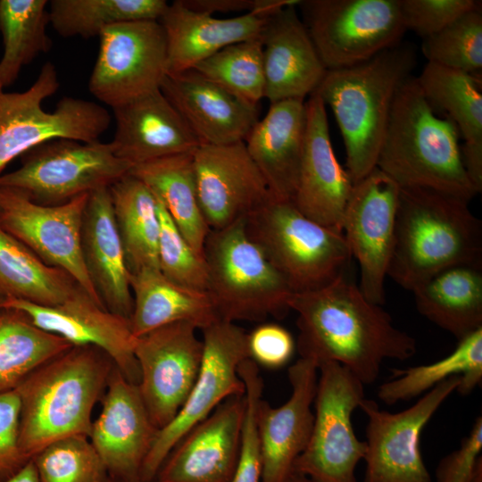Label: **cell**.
I'll use <instances>...</instances> for the list:
<instances>
[{"label":"cell","instance_id":"obj_9","mask_svg":"<svg viewBox=\"0 0 482 482\" xmlns=\"http://www.w3.org/2000/svg\"><path fill=\"white\" fill-rule=\"evenodd\" d=\"M364 386L337 362L319 364L312 431L293 471L311 482H357L355 469L367 445L356 436L352 415L365 398Z\"/></svg>","mask_w":482,"mask_h":482},{"label":"cell","instance_id":"obj_33","mask_svg":"<svg viewBox=\"0 0 482 482\" xmlns=\"http://www.w3.org/2000/svg\"><path fill=\"white\" fill-rule=\"evenodd\" d=\"M129 173L152 190L187 242L204 256L211 229L197 198L193 152L134 165Z\"/></svg>","mask_w":482,"mask_h":482},{"label":"cell","instance_id":"obj_21","mask_svg":"<svg viewBox=\"0 0 482 482\" xmlns=\"http://www.w3.org/2000/svg\"><path fill=\"white\" fill-rule=\"evenodd\" d=\"M305 108L304 145L292 203L308 219L342 233L343 217L353 183L334 153L325 104L312 93Z\"/></svg>","mask_w":482,"mask_h":482},{"label":"cell","instance_id":"obj_13","mask_svg":"<svg viewBox=\"0 0 482 482\" xmlns=\"http://www.w3.org/2000/svg\"><path fill=\"white\" fill-rule=\"evenodd\" d=\"M460 382L459 376L452 377L398 412L381 410L366 397L362 401L359 408L368 417L363 482H432L421 455L420 436Z\"/></svg>","mask_w":482,"mask_h":482},{"label":"cell","instance_id":"obj_29","mask_svg":"<svg viewBox=\"0 0 482 482\" xmlns=\"http://www.w3.org/2000/svg\"><path fill=\"white\" fill-rule=\"evenodd\" d=\"M268 17L254 12L220 19L189 9L182 0L169 4L159 20L167 41V74L193 69L222 48L261 35Z\"/></svg>","mask_w":482,"mask_h":482},{"label":"cell","instance_id":"obj_5","mask_svg":"<svg viewBox=\"0 0 482 482\" xmlns=\"http://www.w3.org/2000/svg\"><path fill=\"white\" fill-rule=\"evenodd\" d=\"M114 366L101 349L73 345L15 388L21 399L20 445L29 460L56 440L89 436L93 408Z\"/></svg>","mask_w":482,"mask_h":482},{"label":"cell","instance_id":"obj_52","mask_svg":"<svg viewBox=\"0 0 482 482\" xmlns=\"http://www.w3.org/2000/svg\"><path fill=\"white\" fill-rule=\"evenodd\" d=\"M471 482H482V466L477 470Z\"/></svg>","mask_w":482,"mask_h":482},{"label":"cell","instance_id":"obj_34","mask_svg":"<svg viewBox=\"0 0 482 482\" xmlns=\"http://www.w3.org/2000/svg\"><path fill=\"white\" fill-rule=\"evenodd\" d=\"M114 220L130 274L158 268L160 218L152 190L129 172L110 187Z\"/></svg>","mask_w":482,"mask_h":482},{"label":"cell","instance_id":"obj_53","mask_svg":"<svg viewBox=\"0 0 482 482\" xmlns=\"http://www.w3.org/2000/svg\"><path fill=\"white\" fill-rule=\"evenodd\" d=\"M7 299V296L0 290V308H2Z\"/></svg>","mask_w":482,"mask_h":482},{"label":"cell","instance_id":"obj_15","mask_svg":"<svg viewBox=\"0 0 482 482\" xmlns=\"http://www.w3.org/2000/svg\"><path fill=\"white\" fill-rule=\"evenodd\" d=\"M87 196L85 194L65 204L44 205L20 190L0 187V225L45 263L68 272L102 304L81 252V226Z\"/></svg>","mask_w":482,"mask_h":482},{"label":"cell","instance_id":"obj_28","mask_svg":"<svg viewBox=\"0 0 482 482\" xmlns=\"http://www.w3.org/2000/svg\"><path fill=\"white\" fill-rule=\"evenodd\" d=\"M306 129L304 99L271 103L245 139L248 154L274 199L291 201L297 187Z\"/></svg>","mask_w":482,"mask_h":482},{"label":"cell","instance_id":"obj_49","mask_svg":"<svg viewBox=\"0 0 482 482\" xmlns=\"http://www.w3.org/2000/svg\"><path fill=\"white\" fill-rule=\"evenodd\" d=\"M189 9L212 14L246 11L269 17L280 9L297 4L298 0H182Z\"/></svg>","mask_w":482,"mask_h":482},{"label":"cell","instance_id":"obj_25","mask_svg":"<svg viewBox=\"0 0 482 482\" xmlns=\"http://www.w3.org/2000/svg\"><path fill=\"white\" fill-rule=\"evenodd\" d=\"M112 111L115 133L110 144L113 154L133 166L194 152L201 145L160 88Z\"/></svg>","mask_w":482,"mask_h":482},{"label":"cell","instance_id":"obj_39","mask_svg":"<svg viewBox=\"0 0 482 482\" xmlns=\"http://www.w3.org/2000/svg\"><path fill=\"white\" fill-rule=\"evenodd\" d=\"M47 4L46 0H0V34L4 44L0 80L4 87L15 81L24 65L50 49Z\"/></svg>","mask_w":482,"mask_h":482},{"label":"cell","instance_id":"obj_20","mask_svg":"<svg viewBox=\"0 0 482 482\" xmlns=\"http://www.w3.org/2000/svg\"><path fill=\"white\" fill-rule=\"evenodd\" d=\"M102 410L92 422L89 441L115 482H141L144 461L158 429L153 424L137 385L113 367Z\"/></svg>","mask_w":482,"mask_h":482},{"label":"cell","instance_id":"obj_12","mask_svg":"<svg viewBox=\"0 0 482 482\" xmlns=\"http://www.w3.org/2000/svg\"><path fill=\"white\" fill-rule=\"evenodd\" d=\"M203 332V358L196 380L177 415L156 432L144 461L141 482H153L162 464L178 442L221 403L245 395L238 374L249 358L247 333L237 323L218 320Z\"/></svg>","mask_w":482,"mask_h":482},{"label":"cell","instance_id":"obj_8","mask_svg":"<svg viewBox=\"0 0 482 482\" xmlns=\"http://www.w3.org/2000/svg\"><path fill=\"white\" fill-rule=\"evenodd\" d=\"M58 87L56 69L46 62L28 90L0 94V175L15 158L43 143L96 142L109 128V112L94 102L65 96L54 112L45 111L42 102Z\"/></svg>","mask_w":482,"mask_h":482},{"label":"cell","instance_id":"obj_40","mask_svg":"<svg viewBox=\"0 0 482 482\" xmlns=\"http://www.w3.org/2000/svg\"><path fill=\"white\" fill-rule=\"evenodd\" d=\"M193 69L253 107L265 95L261 37L229 45Z\"/></svg>","mask_w":482,"mask_h":482},{"label":"cell","instance_id":"obj_46","mask_svg":"<svg viewBox=\"0 0 482 482\" xmlns=\"http://www.w3.org/2000/svg\"><path fill=\"white\" fill-rule=\"evenodd\" d=\"M21 399L16 389L0 393V481L29 460L20 445Z\"/></svg>","mask_w":482,"mask_h":482},{"label":"cell","instance_id":"obj_10","mask_svg":"<svg viewBox=\"0 0 482 482\" xmlns=\"http://www.w3.org/2000/svg\"><path fill=\"white\" fill-rule=\"evenodd\" d=\"M132 167L113 154L110 143L59 138L21 155L17 170L0 175V187L20 190L39 204L57 205L110 187Z\"/></svg>","mask_w":482,"mask_h":482},{"label":"cell","instance_id":"obj_4","mask_svg":"<svg viewBox=\"0 0 482 482\" xmlns=\"http://www.w3.org/2000/svg\"><path fill=\"white\" fill-rule=\"evenodd\" d=\"M469 202L400 187L387 277L408 291L455 265H482V222Z\"/></svg>","mask_w":482,"mask_h":482},{"label":"cell","instance_id":"obj_2","mask_svg":"<svg viewBox=\"0 0 482 482\" xmlns=\"http://www.w3.org/2000/svg\"><path fill=\"white\" fill-rule=\"evenodd\" d=\"M376 167L399 187H421L470 202L477 194L464 168L459 131L436 115L416 77L399 89Z\"/></svg>","mask_w":482,"mask_h":482},{"label":"cell","instance_id":"obj_48","mask_svg":"<svg viewBox=\"0 0 482 482\" xmlns=\"http://www.w3.org/2000/svg\"><path fill=\"white\" fill-rule=\"evenodd\" d=\"M482 418L478 417L459 449L445 456L438 463L437 482H471L482 466Z\"/></svg>","mask_w":482,"mask_h":482},{"label":"cell","instance_id":"obj_51","mask_svg":"<svg viewBox=\"0 0 482 482\" xmlns=\"http://www.w3.org/2000/svg\"><path fill=\"white\" fill-rule=\"evenodd\" d=\"M284 482H311V481L304 476L299 473H296L295 471H292V473L287 478V479Z\"/></svg>","mask_w":482,"mask_h":482},{"label":"cell","instance_id":"obj_14","mask_svg":"<svg viewBox=\"0 0 482 482\" xmlns=\"http://www.w3.org/2000/svg\"><path fill=\"white\" fill-rule=\"evenodd\" d=\"M88 89L112 108L159 89L167 74V41L159 21L110 26L99 35Z\"/></svg>","mask_w":482,"mask_h":482},{"label":"cell","instance_id":"obj_17","mask_svg":"<svg viewBox=\"0 0 482 482\" xmlns=\"http://www.w3.org/2000/svg\"><path fill=\"white\" fill-rule=\"evenodd\" d=\"M400 187L375 167L353 184L342 233L352 257L359 262V288L371 303H385V280L393 251Z\"/></svg>","mask_w":482,"mask_h":482},{"label":"cell","instance_id":"obj_50","mask_svg":"<svg viewBox=\"0 0 482 482\" xmlns=\"http://www.w3.org/2000/svg\"><path fill=\"white\" fill-rule=\"evenodd\" d=\"M0 482H41V480L30 459L17 472Z\"/></svg>","mask_w":482,"mask_h":482},{"label":"cell","instance_id":"obj_35","mask_svg":"<svg viewBox=\"0 0 482 482\" xmlns=\"http://www.w3.org/2000/svg\"><path fill=\"white\" fill-rule=\"evenodd\" d=\"M79 287L68 272L45 263L0 225V290L7 298L54 306Z\"/></svg>","mask_w":482,"mask_h":482},{"label":"cell","instance_id":"obj_44","mask_svg":"<svg viewBox=\"0 0 482 482\" xmlns=\"http://www.w3.org/2000/svg\"><path fill=\"white\" fill-rule=\"evenodd\" d=\"M238 374L245 384V411L238 457L230 482H262L257 407L262 398L263 381L259 366L249 358L240 363Z\"/></svg>","mask_w":482,"mask_h":482},{"label":"cell","instance_id":"obj_18","mask_svg":"<svg viewBox=\"0 0 482 482\" xmlns=\"http://www.w3.org/2000/svg\"><path fill=\"white\" fill-rule=\"evenodd\" d=\"M3 307L22 312L37 328L72 345L101 349L129 381L138 384L139 369L134 353L137 337L129 320L106 310L80 286L57 305L7 298Z\"/></svg>","mask_w":482,"mask_h":482},{"label":"cell","instance_id":"obj_26","mask_svg":"<svg viewBox=\"0 0 482 482\" xmlns=\"http://www.w3.org/2000/svg\"><path fill=\"white\" fill-rule=\"evenodd\" d=\"M160 89L201 145L245 141L258 109L242 102L195 69L166 74Z\"/></svg>","mask_w":482,"mask_h":482},{"label":"cell","instance_id":"obj_30","mask_svg":"<svg viewBox=\"0 0 482 482\" xmlns=\"http://www.w3.org/2000/svg\"><path fill=\"white\" fill-rule=\"evenodd\" d=\"M417 81L430 104L445 112L464 138L461 147L467 174L482 190V94L478 75L428 62Z\"/></svg>","mask_w":482,"mask_h":482},{"label":"cell","instance_id":"obj_16","mask_svg":"<svg viewBox=\"0 0 482 482\" xmlns=\"http://www.w3.org/2000/svg\"><path fill=\"white\" fill-rule=\"evenodd\" d=\"M197 329L180 321L137 337V387L158 430L177 415L198 376L204 345Z\"/></svg>","mask_w":482,"mask_h":482},{"label":"cell","instance_id":"obj_42","mask_svg":"<svg viewBox=\"0 0 482 482\" xmlns=\"http://www.w3.org/2000/svg\"><path fill=\"white\" fill-rule=\"evenodd\" d=\"M41 482H107L110 478L88 436L56 440L31 458Z\"/></svg>","mask_w":482,"mask_h":482},{"label":"cell","instance_id":"obj_22","mask_svg":"<svg viewBox=\"0 0 482 482\" xmlns=\"http://www.w3.org/2000/svg\"><path fill=\"white\" fill-rule=\"evenodd\" d=\"M245 397L233 396L173 447L153 482H230L237 464Z\"/></svg>","mask_w":482,"mask_h":482},{"label":"cell","instance_id":"obj_6","mask_svg":"<svg viewBox=\"0 0 482 482\" xmlns=\"http://www.w3.org/2000/svg\"><path fill=\"white\" fill-rule=\"evenodd\" d=\"M209 294L220 320L282 318L294 294L282 275L248 237L245 219L211 229L204 246Z\"/></svg>","mask_w":482,"mask_h":482},{"label":"cell","instance_id":"obj_54","mask_svg":"<svg viewBox=\"0 0 482 482\" xmlns=\"http://www.w3.org/2000/svg\"><path fill=\"white\" fill-rule=\"evenodd\" d=\"M3 87H4V86H3V84H2V82L0 80V94L3 92Z\"/></svg>","mask_w":482,"mask_h":482},{"label":"cell","instance_id":"obj_47","mask_svg":"<svg viewBox=\"0 0 482 482\" xmlns=\"http://www.w3.org/2000/svg\"><path fill=\"white\" fill-rule=\"evenodd\" d=\"M295 349L290 332L276 323H263L247 333L248 357L258 366L279 369L292 359Z\"/></svg>","mask_w":482,"mask_h":482},{"label":"cell","instance_id":"obj_19","mask_svg":"<svg viewBox=\"0 0 482 482\" xmlns=\"http://www.w3.org/2000/svg\"><path fill=\"white\" fill-rule=\"evenodd\" d=\"M197 198L210 229L247 218L272 198L244 141L193 152Z\"/></svg>","mask_w":482,"mask_h":482},{"label":"cell","instance_id":"obj_3","mask_svg":"<svg viewBox=\"0 0 482 482\" xmlns=\"http://www.w3.org/2000/svg\"><path fill=\"white\" fill-rule=\"evenodd\" d=\"M416 63L414 46L400 43L361 63L328 70L313 92L335 116L353 184L376 167L396 95Z\"/></svg>","mask_w":482,"mask_h":482},{"label":"cell","instance_id":"obj_11","mask_svg":"<svg viewBox=\"0 0 482 482\" xmlns=\"http://www.w3.org/2000/svg\"><path fill=\"white\" fill-rule=\"evenodd\" d=\"M327 70L365 62L401 43L398 0H305L298 5Z\"/></svg>","mask_w":482,"mask_h":482},{"label":"cell","instance_id":"obj_38","mask_svg":"<svg viewBox=\"0 0 482 482\" xmlns=\"http://www.w3.org/2000/svg\"><path fill=\"white\" fill-rule=\"evenodd\" d=\"M49 20L62 37L99 36L106 28L123 22L159 21L165 0H52Z\"/></svg>","mask_w":482,"mask_h":482},{"label":"cell","instance_id":"obj_7","mask_svg":"<svg viewBox=\"0 0 482 482\" xmlns=\"http://www.w3.org/2000/svg\"><path fill=\"white\" fill-rule=\"evenodd\" d=\"M245 230L294 293L328 285L353 258L342 233L308 219L291 201L270 198L245 218Z\"/></svg>","mask_w":482,"mask_h":482},{"label":"cell","instance_id":"obj_31","mask_svg":"<svg viewBox=\"0 0 482 482\" xmlns=\"http://www.w3.org/2000/svg\"><path fill=\"white\" fill-rule=\"evenodd\" d=\"M133 309L131 329L136 337L175 322L192 323L204 329L220 320L206 291L172 282L157 268L130 274Z\"/></svg>","mask_w":482,"mask_h":482},{"label":"cell","instance_id":"obj_41","mask_svg":"<svg viewBox=\"0 0 482 482\" xmlns=\"http://www.w3.org/2000/svg\"><path fill=\"white\" fill-rule=\"evenodd\" d=\"M421 50L429 62L478 75L482 69L481 1L439 32L423 38Z\"/></svg>","mask_w":482,"mask_h":482},{"label":"cell","instance_id":"obj_45","mask_svg":"<svg viewBox=\"0 0 482 482\" xmlns=\"http://www.w3.org/2000/svg\"><path fill=\"white\" fill-rule=\"evenodd\" d=\"M405 29L428 37L474 8L476 0H398Z\"/></svg>","mask_w":482,"mask_h":482},{"label":"cell","instance_id":"obj_36","mask_svg":"<svg viewBox=\"0 0 482 482\" xmlns=\"http://www.w3.org/2000/svg\"><path fill=\"white\" fill-rule=\"evenodd\" d=\"M392 373V379L378 389V399L386 404L409 401L456 376L461 378L456 392L470 394L482 380V328L458 340L445 358L427 365L393 370Z\"/></svg>","mask_w":482,"mask_h":482},{"label":"cell","instance_id":"obj_32","mask_svg":"<svg viewBox=\"0 0 482 482\" xmlns=\"http://www.w3.org/2000/svg\"><path fill=\"white\" fill-rule=\"evenodd\" d=\"M411 292L419 312L457 340L482 328V265L446 268Z\"/></svg>","mask_w":482,"mask_h":482},{"label":"cell","instance_id":"obj_1","mask_svg":"<svg viewBox=\"0 0 482 482\" xmlns=\"http://www.w3.org/2000/svg\"><path fill=\"white\" fill-rule=\"evenodd\" d=\"M300 357L335 362L364 386L374 383L386 359L405 361L416 353L413 337L397 328L381 305L369 301L345 275L320 288L294 293Z\"/></svg>","mask_w":482,"mask_h":482},{"label":"cell","instance_id":"obj_55","mask_svg":"<svg viewBox=\"0 0 482 482\" xmlns=\"http://www.w3.org/2000/svg\"><path fill=\"white\" fill-rule=\"evenodd\" d=\"M107 482H115L114 480L109 478V480Z\"/></svg>","mask_w":482,"mask_h":482},{"label":"cell","instance_id":"obj_23","mask_svg":"<svg viewBox=\"0 0 482 482\" xmlns=\"http://www.w3.org/2000/svg\"><path fill=\"white\" fill-rule=\"evenodd\" d=\"M291 394L278 407L262 398L257 407L261 444L262 482H284L305 449L314 421L312 405L318 381V363L300 357L288 368Z\"/></svg>","mask_w":482,"mask_h":482},{"label":"cell","instance_id":"obj_37","mask_svg":"<svg viewBox=\"0 0 482 482\" xmlns=\"http://www.w3.org/2000/svg\"><path fill=\"white\" fill-rule=\"evenodd\" d=\"M72 346L37 328L22 312L0 308V393L15 389L35 370Z\"/></svg>","mask_w":482,"mask_h":482},{"label":"cell","instance_id":"obj_27","mask_svg":"<svg viewBox=\"0 0 482 482\" xmlns=\"http://www.w3.org/2000/svg\"><path fill=\"white\" fill-rule=\"evenodd\" d=\"M81 252L92 286L104 307L130 320V272L116 228L109 187L88 194L81 226Z\"/></svg>","mask_w":482,"mask_h":482},{"label":"cell","instance_id":"obj_24","mask_svg":"<svg viewBox=\"0 0 482 482\" xmlns=\"http://www.w3.org/2000/svg\"><path fill=\"white\" fill-rule=\"evenodd\" d=\"M269 16L261 32L265 95L270 102L304 99L323 79L327 69L296 6Z\"/></svg>","mask_w":482,"mask_h":482},{"label":"cell","instance_id":"obj_43","mask_svg":"<svg viewBox=\"0 0 482 482\" xmlns=\"http://www.w3.org/2000/svg\"><path fill=\"white\" fill-rule=\"evenodd\" d=\"M157 202L160 218L159 270L176 284L207 292L208 270L204 256L191 246L158 198Z\"/></svg>","mask_w":482,"mask_h":482}]
</instances>
